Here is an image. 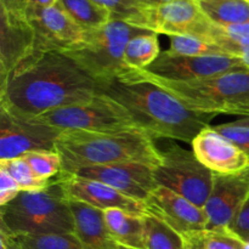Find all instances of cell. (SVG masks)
<instances>
[{"label":"cell","instance_id":"obj_1","mask_svg":"<svg viewBox=\"0 0 249 249\" xmlns=\"http://www.w3.org/2000/svg\"><path fill=\"white\" fill-rule=\"evenodd\" d=\"M99 87L63 53H36L0 84V107L22 119L90 101Z\"/></svg>","mask_w":249,"mask_h":249},{"label":"cell","instance_id":"obj_37","mask_svg":"<svg viewBox=\"0 0 249 249\" xmlns=\"http://www.w3.org/2000/svg\"><path fill=\"white\" fill-rule=\"evenodd\" d=\"M138 4H140L141 6L143 7H155V4H153V0H134Z\"/></svg>","mask_w":249,"mask_h":249},{"label":"cell","instance_id":"obj_40","mask_svg":"<svg viewBox=\"0 0 249 249\" xmlns=\"http://www.w3.org/2000/svg\"><path fill=\"white\" fill-rule=\"evenodd\" d=\"M245 249H249V240L246 241V245H245Z\"/></svg>","mask_w":249,"mask_h":249},{"label":"cell","instance_id":"obj_14","mask_svg":"<svg viewBox=\"0 0 249 249\" xmlns=\"http://www.w3.org/2000/svg\"><path fill=\"white\" fill-rule=\"evenodd\" d=\"M155 170L152 165L129 162L83 168L74 174L84 179L104 182L130 198L145 202L158 186Z\"/></svg>","mask_w":249,"mask_h":249},{"label":"cell","instance_id":"obj_17","mask_svg":"<svg viewBox=\"0 0 249 249\" xmlns=\"http://www.w3.org/2000/svg\"><path fill=\"white\" fill-rule=\"evenodd\" d=\"M36 53V33L27 16L0 7V84Z\"/></svg>","mask_w":249,"mask_h":249},{"label":"cell","instance_id":"obj_41","mask_svg":"<svg viewBox=\"0 0 249 249\" xmlns=\"http://www.w3.org/2000/svg\"><path fill=\"white\" fill-rule=\"evenodd\" d=\"M118 249H131V248H126V247H123V246H119Z\"/></svg>","mask_w":249,"mask_h":249},{"label":"cell","instance_id":"obj_42","mask_svg":"<svg viewBox=\"0 0 249 249\" xmlns=\"http://www.w3.org/2000/svg\"><path fill=\"white\" fill-rule=\"evenodd\" d=\"M195 245H196V243H195Z\"/></svg>","mask_w":249,"mask_h":249},{"label":"cell","instance_id":"obj_27","mask_svg":"<svg viewBox=\"0 0 249 249\" xmlns=\"http://www.w3.org/2000/svg\"><path fill=\"white\" fill-rule=\"evenodd\" d=\"M0 168L6 170L15 179L21 191H40L53 184V180H43L36 177L23 157L0 160Z\"/></svg>","mask_w":249,"mask_h":249},{"label":"cell","instance_id":"obj_12","mask_svg":"<svg viewBox=\"0 0 249 249\" xmlns=\"http://www.w3.org/2000/svg\"><path fill=\"white\" fill-rule=\"evenodd\" d=\"M36 33V53H66L84 40L83 31L58 4L45 9H27Z\"/></svg>","mask_w":249,"mask_h":249},{"label":"cell","instance_id":"obj_29","mask_svg":"<svg viewBox=\"0 0 249 249\" xmlns=\"http://www.w3.org/2000/svg\"><path fill=\"white\" fill-rule=\"evenodd\" d=\"M169 51L184 56L226 55L219 46L190 36H170ZM229 56V55H228Z\"/></svg>","mask_w":249,"mask_h":249},{"label":"cell","instance_id":"obj_33","mask_svg":"<svg viewBox=\"0 0 249 249\" xmlns=\"http://www.w3.org/2000/svg\"><path fill=\"white\" fill-rule=\"evenodd\" d=\"M230 229L245 242L249 240V197L236 214Z\"/></svg>","mask_w":249,"mask_h":249},{"label":"cell","instance_id":"obj_26","mask_svg":"<svg viewBox=\"0 0 249 249\" xmlns=\"http://www.w3.org/2000/svg\"><path fill=\"white\" fill-rule=\"evenodd\" d=\"M182 237L191 240L199 249H245L246 245L230 228L204 230Z\"/></svg>","mask_w":249,"mask_h":249},{"label":"cell","instance_id":"obj_8","mask_svg":"<svg viewBox=\"0 0 249 249\" xmlns=\"http://www.w3.org/2000/svg\"><path fill=\"white\" fill-rule=\"evenodd\" d=\"M155 175L158 185L204 208L213 187L214 173L199 162L194 151L177 143L160 151V163Z\"/></svg>","mask_w":249,"mask_h":249},{"label":"cell","instance_id":"obj_24","mask_svg":"<svg viewBox=\"0 0 249 249\" xmlns=\"http://www.w3.org/2000/svg\"><path fill=\"white\" fill-rule=\"evenodd\" d=\"M14 249L85 248L75 233H49V235H14Z\"/></svg>","mask_w":249,"mask_h":249},{"label":"cell","instance_id":"obj_35","mask_svg":"<svg viewBox=\"0 0 249 249\" xmlns=\"http://www.w3.org/2000/svg\"><path fill=\"white\" fill-rule=\"evenodd\" d=\"M56 4L57 0H27V9H45Z\"/></svg>","mask_w":249,"mask_h":249},{"label":"cell","instance_id":"obj_2","mask_svg":"<svg viewBox=\"0 0 249 249\" xmlns=\"http://www.w3.org/2000/svg\"><path fill=\"white\" fill-rule=\"evenodd\" d=\"M99 91L122 105L153 138L191 143L215 117L186 108L164 89L146 80H114L100 87Z\"/></svg>","mask_w":249,"mask_h":249},{"label":"cell","instance_id":"obj_19","mask_svg":"<svg viewBox=\"0 0 249 249\" xmlns=\"http://www.w3.org/2000/svg\"><path fill=\"white\" fill-rule=\"evenodd\" d=\"M68 206L74 219V233L85 249L119 248L107 228L104 211L83 202L68 201Z\"/></svg>","mask_w":249,"mask_h":249},{"label":"cell","instance_id":"obj_10","mask_svg":"<svg viewBox=\"0 0 249 249\" xmlns=\"http://www.w3.org/2000/svg\"><path fill=\"white\" fill-rule=\"evenodd\" d=\"M62 131L18 118L0 107V160H14L36 151H55Z\"/></svg>","mask_w":249,"mask_h":249},{"label":"cell","instance_id":"obj_9","mask_svg":"<svg viewBox=\"0 0 249 249\" xmlns=\"http://www.w3.org/2000/svg\"><path fill=\"white\" fill-rule=\"evenodd\" d=\"M214 23L206 16L196 0H177L147 7L140 28L165 36H190L208 41Z\"/></svg>","mask_w":249,"mask_h":249},{"label":"cell","instance_id":"obj_30","mask_svg":"<svg viewBox=\"0 0 249 249\" xmlns=\"http://www.w3.org/2000/svg\"><path fill=\"white\" fill-rule=\"evenodd\" d=\"M94 1L108 10L113 16V19L125 21L138 28H140L143 14L147 9V7L141 6L134 0H94Z\"/></svg>","mask_w":249,"mask_h":249},{"label":"cell","instance_id":"obj_3","mask_svg":"<svg viewBox=\"0 0 249 249\" xmlns=\"http://www.w3.org/2000/svg\"><path fill=\"white\" fill-rule=\"evenodd\" d=\"M55 151L62 158L61 174L114 163H143L157 168L160 151L155 138L141 128L121 131L63 130Z\"/></svg>","mask_w":249,"mask_h":249},{"label":"cell","instance_id":"obj_4","mask_svg":"<svg viewBox=\"0 0 249 249\" xmlns=\"http://www.w3.org/2000/svg\"><path fill=\"white\" fill-rule=\"evenodd\" d=\"M146 80L158 85L194 112L249 117V68L230 71L194 80H169L134 71L128 80Z\"/></svg>","mask_w":249,"mask_h":249},{"label":"cell","instance_id":"obj_11","mask_svg":"<svg viewBox=\"0 0 249 249\" xmlns=\"http://www.w3.org/2000/svg\"><path fill=\"white\" fill-rule=\"evenodd\" d=\"M241 68L246 67L238 58L232 56H184L167 50L162 51L155 62L142 71L163 79L194 80Z\"/></svg>","mask_w":249,"mask_h":249},{"label":"cell","instance_id":"obj_32","mask_svg":"<svg viewBox=\"0 0 249 249\" xmlns=\"http://www.w3.org/2000/svg\"><path fill=\"white\" fill-rule=\"evenodd\" d=\"M19 192L21 190L14 178L6 170L0 168V207L10 203L18 196Z\"/></svg>","mask_w":249,"mask_h":249},{"label":"cell","instance_id":"obj_36","mask_svg":"<svg viewBox=\"0 0 249 249\" xmlns=\"http://www.w3.org/2000/svg\"><path fill=\"white\" fill-rule=\"evenodd\" d=\"M182 240H184V249H199L198 246L195 245V243L192 242L191 240H189V238L182 237Z\"/></svg>","mask_w":249,"mask_h":249},{"label":"cell","instance_id":"obj_16","mask_svg":"<svg viewBox=\"0 0 249 249\" xmlns=\"http://www.w3.org/2000/svg\"><path fill=\"white\" fill-rule=\"evenodd\" d=\"M249 197V169L235 174H215L204 211L207 230L230 228L236 214Z\"/></svg>","mask_w":249,"mask_h":249},{"label":"cell","instance_id":"obj_25","mask_svg":"<svg viewBox=\"0 0 249 249\" xmlns=\"http://www.w3.org/2000/svg\"><path fill=\"white\" fill-rule=\"evenodd\" d=\"M146 249H184L182 236L151 214L143 216Z\"/></svg>","mask_w":249,"mask_h":249},{"label":"cell","instance_id":"obj_18","mask_svg":"<svg viewBox=\"0 0 249 249\" xmlns=\"http://www.w3.org/2000/svg\"><path fill=\"white\" fill-rule=\"evenodd\" d=\"M191 147L202 164L215 174H235L249 169V155L221 135L213 126L204 128Z\"/></svg>","mask_w":249,"mask_h":249},{"label":"cell","instance_id":"obj_28","mask_svg":"<svg viewBox=\"0 0 249 249\" xmlns=\"http://www.w3.org/2000/svg\"><path fill=\"white\" fill-rule=\"evenodd\" d=\"M32 170L43 180H53L61 174L62 158L56 151H36L22 156Z\"/></svg>","mask_w":249,"mask_h":249},{"label":"cell","instance_id":"obj_21","mask_svg":"<svg viewBox=\"0 0 249 249\" xmlns=\"http://www.w3.org/2000/svg\"><path fill=\"white\" fill-rule=\"evenodd\" d=\"M57 4L83 31L100 28L113 19L111 12L94 0H57Z\"/></svg>","mask_w":249,"mask_h":249},{"label":"cell","instance_id":"obj_20","mask_svg":"<svg viewBox=\"0 0 249 249\" xmlns=\"http://www.w3.org/2000/svg\"><path fill=\"white\" fill-rule=\"evenodd\" d=\"M107 228L119 246L131 249L145 248V224L143 216L118 208L104 212Z\"/></svg>","mask_w":249,"mask_h":249},{"label":"cell","instance_id":"obj_5","mask_svg":"<svg viewBox=\"0 0 249 249\" xmlns=\"http://www.w3.org/2000/svg\"><path fill=\"white\" fill-rule=\"evenodd\" d=\"M146 32L150 31L112 19L100 28L85 31L84 40L63 53L94 79L99 88L114 80H128L134 70L124 60L125 48L130 39Z\"/></svg>","mask_w":249,"mask_h":249},{"label":"cell","instance_id":"obj_7","mask_svg":"<svg viewBox=\"0 0 249 249\" xmlns=\"http://www.w3.org/2000/svg\"><path fill=\"white\" fill-rule=\"evenodd\" d=\"M27 121L61 130L121 131L140 128L122 105L101 92L90 101L53 109Z\"/></svg>","mask_w":249,"mask_h":249},{"label":"cell","instance_id":"obj_22","mask_svg":"<svg viewBox=\"0 0 249 249\" xmlns=\"http://www.w3.org/2000/svg\"><path fill=\"white\" fill-rule=\"evenodd\" d=\"M202 11L218 26L249 23V0H196Z\"/></svg>","mask_w":249,"mask_h":249},{"label":"cell","instance_id":"obj_38","mask_svg":"<svg viewBox=\"0 0 249 249\" xmlns=\"http://www.w3.org/2000/svg\"><path fill=\"white\" fill-rule=\"evenodd\" d=\"M173 1H177V0H153V4H155V6H160V5L169 4Z\"/></svg>","mask_w":249,"mask_h":249},{"label":"cell","instance_id":"obj_39","mask_svg":"<svg viewBox=\"0 0 249 249\" xmlns=\"http://www.w3.org/2000/svg\"><path fill=\"white\" fill-rule=\"evenodd\" d=\"M237 122L241 124H245V125H249V117H243V118L238 119Z\"/></svg>","mask_w":249,"mask_h":249},{"label":"cell","instance_id":"obj_34","mask_svg":"<svg viewBox=\"0 0 249 249\" xmlns=\"http://www.w3.org/2000/svg\"><path fill=\"white\" fill-rule=\"evenodd\" d=\"M0 7L11 14L26 16L27 0H0Z\"/></svg>","mask_w":249,"mask_h":249},{"label":"cell","instance_id":"obj_23","mask_svg":"<svg viewBox=\"0 0 249 249\" xmlns=\"http://www.w3.org/2000/svg\"><path fill=\"white\" fill-rule=\"evenodd\" d=\"M160 39L153 32L139 34L130 39L125 48L124 60L130 70L142 71L150 67L160 56Z\"/></svg>","mask_w":249,"mask_h":249},{"label":"cell","instance_id":"obj_13","mask_svg":"<svg viewBox=\"0 0 249 249\" xmlns=\"http://www.w3.org/2000/svg\"><path fill=\"white\" fill-rule=\"evenodd\" d=\"M145 204L146 214L156 216L181 236L201 232L208 228V216L204 208L168 187L158 185Z\"/></svg>","mask_w":249,"mask_h":249},{"label":"cell","instance_id":"obj_6","mask_svg":"<svg viewBox=\"0 0 249 249\" xmlns=\"http://www.w3.org/2000/svg\"><path fill=\"white\" fill-rule=\"evenodd\" d=\"M0 221L14 235L74 233V219L60 185L40 191H21L1 207Z\"/></svg>","mask_w":249,"mask_h":249},{"label":"cell","instance_id":"obj_31","mask_svg":"<svg viewBox=\"0 0 249 249\" xmlns=\"http://www.w3.org/2000/svg\"><path fill=\"white\" fill-rule=\"evenodd\" d=\"M213 128L249 155V125H245L236 121L231 122V123L220 124V125L213 126Z\"/></svg>","mask_w":249,"mask_h":249},{"label":"cell","instance_id":"obj_15","mask_svg":"<svg viewBox=\"0 0 249 249\" xmlns=\"http://www.w3.org/2000/svg\"><path fill=\"white\" fill-rule=\"evenodd\" d=\"M55 179L67 201L83 202L104 212L118 208L138 215L146 214L145 202L130 198L104 182L84 179L75 174H60Z\"/></svg>","mask_w":249,"mask_h":249}]
</instances>
